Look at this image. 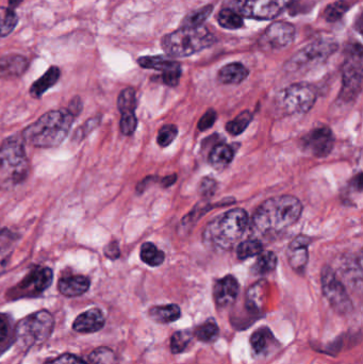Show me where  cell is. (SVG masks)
<instances>
[{"instance_id": "obj_1", "label": "cell", "mask_w": 363, "mask_h": 364, "mask_svg": "<svg viewBox=\"0 0 363 364\" xmlns=\"http://www.w3.org/2000/svg\"><path fill=\"white\" fill-rule=\"evenodd\" d=\"M302 205L291 195L277 196L266 200L252 217V229L257 233L269 236L288 229L298 221Z\"/></svg>"}, {"instance_id": "obj_2", "label": "cell", "mask_w": 363, "mask_h": 364, "mask_svg": "<svg viewBox=\"0 0 363 364\" xmlns=\"http://www.w3.org/2000/svg\"><path fill=\"white\" fill-rule=\"evenodd\" d=\"M74 119L68 109L49 111L25 129L23 139L37 147H56L68 137Z\"/></svg>"}, {"instance_id": "obj_3", "label": "cell", "mask_w": 363, "mask_h": 364, "mask_svg": "<svg viewBox=\"0 0 363 364\" xmlns=\"http://www.w3.org/2000/svg\"><path fill=\"white\" fill-rule=\"evenodd\" d=\"M216 39L204 26L185 28L166 35L162 39L161 47L168 56L185 58L197 54L216 44Z\"/></svg>"}, {"instance_id": "obj_4", "label": "cell", "mask_w": 363, "mask_h": 364, "mask_svg": "<svg viewBox=\"0 0 363 364\" xmlns=\"http://www.w3.org/2000/svg\"><path fill=\"white\" fill-rule=\"evenodd\" d=\"M247 225V212L243 209H231L208 225L204 236L207 242L227 250L243 236Z\"/></svg>"}, {"instance_id": "obj_5", "label": "cell", "mask_w": 363, "mask_h": 364, "mask_svg": "<svg viewBox=\"0 0 363 364\" xmlns=\"http://www.w3.org/2000/svg\"><path fill=\"white\" fill-rule=\"evenodd\" d=\"M29 162L20 138L10 137L0 145V180L6 185H18L26 179Z\"/></svg>"}, {"instance_id": "obj_6", "label": "cell", "mask_w": 363, "mask_h": 364, "mask_svg": "<svg viewBox=\"0 0 363 364\" xmlns=\"http://www.w3.org/2000/svg\"><path fill=\"white\" fill-rule=\"evenodd\" d=\"M55 320L49 311L39 310L23 319L14 329V339L22 349L43 344L53 334Z\"/></svg>"}, {"instance_id": "obj_7", "label": "cell", "mask_w": 363, "mask_h": 364, "mask_svg": "<svg viewBox=\"0 0 363 364\" xmlns=\"http://www.w3.org/2000/svg\"><path fill=\"white\" fill-rule=\"evenodd\" d=\"M342 91L340 97L345 102L354 99L361 91L362 85V47L360 44L350 45L346 54L342 76Z\"/></svg>"}, {"instance_id": "obj_8", "label": "cell", "mask_w": 363, "mask_h": 364, "mask_svg": "<svg viewBox=\"0 0 363 364\" xmlns=\"http://www.w3.org/2000/svg\"><path fill=\"white\" fill-rule=\"evenodd\" d=\"M54 273L49 267H35L13 288L7 292V298L16 301L43 294L53 284Z\"/></svg>"}, {"instance_id": "obj_9", "label": "cell", "mask_w": 363, "mask_h": 364, "mask_svg": "<svg viewBox=\"0 0 363 364\" xmlns=\"http://www.w3.org/2000/svg\"><path fill=\"white\" fill-rule=\"evenodd\" d=\"M316 91L309 83H295L285 87L278 97V106L287 114H304L316 104Z\"/></svg>"}, {"instance_id": "obj_10", "label": "cell", "mask_w": 363, "mask_h": 364, "mask_svg": "<svg viewBox=\"0 0 363 364\" xmlns=\"http://www.w3.org/2000/svg\"><path fill=\"white\" fill-rule=\"evenodd\" d=\"M338 49V44L331 40H321L309 44L306 47L300 49L291 60L285 64V68L291 72L304 70L316 64L322 63L335 54Z\"/></svg>"}, {"instance_id": "obj_11", "label": "cell", "mask_w": 363, "mask_h": 364, "mask_svg": "<svg viewBox=\"0 0 363 364\" xmlns=\"http://www.w3.org/2000/svg\"><path fill=\"white\" fill-rule=\"evenodd\" d=\"M292 0H233L240 16L257 20H270L281 16Z\"/></svg>"}, {"instance_id": "obj_12", "label": "cell", "mask_w": 363, "mask_h": 364, "mask_svg": "<svg viewBox=\"0 0 363 364\" xmlns=\"http://www.w3.org/2000/svg\"><path fill=\"white\" fill-rule=\"evenodd\" d=\"M321 281L323 293L328 299L331 307L340 315H348L352 313V299L348 296L345 286L337 279V276L331 267H326L323 269Z\"/></svg>"}, {"instance_id": "obj_13", "label": "cell", "mask_w": 363, "mask_h": 364, "mask_svg": "<svg viewBox=\"0 0 363 364\" xmlns=\"http://www.w3.org/2000/svg\"><path fill=\"white\" fill-rule=\"evenodd\" d=\"M295 35L296 30L293 25L276 22L264 31L259 39V46L266 50L285 49L293 43Z\"/></svg>"}, {"instance_id": "obj_14", "label": "cell", "mask_w": 363, "mask_h": 364, "mask_svg": "<svg viewBox=\"0 0 363 364\" xmlns=\"http://www.w3.org/2000/svg\"><path fill=\"white\" fill-rule=\"evenodd\" d=\"M335 145V137L326 127L314 129L302 139V148L304 152L316 158H325L331 154Z\"/></svg>"}, {"instance_id": "obj_15", "label": "cell", "mask_w": 363, "mask_h": 364, "mask_svg": "<svg viewBox=\"0 0 363 364\" xmlns=\"http://www.w3.org/2000/svg\"><path fill=\"white\" fill-rule=\"evenodd\" d=\"M240 292L238 280L233 276H225L216 281L214 289V301L216 306L220 308H227L237 301Z\"/></svg>"}, {"instance_id": "obj_16", "label": "cell", "mask_w": 363, "mask_h": 364, "mask_svg": "<svg viewBox=\"0 0 363 364\" xmlns=\"http://www.w3.org/2000/svg\"><path fill=\"white\" fill-rule=\"evenodd\" d=\"M106 319L99 308H91L79 315L73 323V329L79 334H94L105 327Z\"/></svg>"}, {"instance_id": "obj_17", "label": "cell", "mask_w": 363, "mask_h": 364, "mask_svg": "<svg viewBox=\"0 0 363 364\" xmlns=\"http://www.w3.org/2000/svg\"><path fill=\"white\" fill-rule=\"evenodd\" d=\"M311 240L304 236H298L292 241L288 250V259L294 271L302 273L308 263V246Z\"/></svg>"}, {"instance_id": "obj_18", "label": "cell", "mask_w": 363, "mask_h": 364, "mask_svg": "<svg viewBox=\"0 0 363 364\" xmlns=\"http://www.w3.org/2000/svg\"><path fill=\"white\" fill-rule=\"evenodd\" d=\"M266 292H268V284L264 280L250 286L246 295L245 301V308L248 315L256 317L257 319L260 317L266 305Z\"/></svg>"}, {"instance_id": "obj_19", "label": "cell", "mask_w": 363, "mask_h": 364, "mask_svg": "<svg viewBox=\"0 0 363 364\" xmlns=\"http://www.w3.org/2000/svg\"><path fill=\"white\" fill-rule=\"evenodd\" d=\"M29 61L20 54H8L0 58V78H18L28 70Z\"/></svg>"}, {"instance_id": "obj_20", "label": "cell", "mask_w": 363, "mask_h": 364, "mask_svg": "<svg viewBox=\"0 0 363 364\" xmlns=\"http://www.w3.org/2000/svg\"><path fill=\"white\" fill-rule=\"evenodd\" d=\"M91 280L82 275H70L62 277L58 282V290L64 296L77 297L89 291Z\"/></svg>"}, {"instance_id": "obj_21", "label": "cell", "mask_w": 363, "mask_h": 364, "mask_svg": "<svg viewBox=\"0 0 363 364\" xmlns=\"http://www.w3.org/2000/svg\"><path fill=\"white\" fill-rule=\"evenodd\" d=\"M18 236L8 229L0 230V275L7 271Z\"/></svg>"}, {"instance_id": "obj_22", "label": "cell", "mask_w": 363, "mask_h": 364, "mask_svg": "<svg viewBox=\"0 0 363 364\" xmlns=\"http://www.w3.org/2000/svg\"><path fill=\"white\" fill-rule=\"evenodd\" d=\"M137 64L142 68L146 70H154L162 72V75L171 72V71L181 68L180 64L177 61L166 58L164 56H145L137 59Z\"/></svg>"}, {"instance_id": "obj_23", "label": "cell", "mask_w": 363, "mask_h": 364, "mask_svg": "<svg viewBox=\"0 0 363 364\" xmlns=\"http://www.w3.org/2000/svg\"><path fill=\"white\" fill-rule=\"evenodd\" d=\"M61 77V70L58 66H50L43 76L39 77L30 87V95L33 98H41L50 87L57 85Z\"/></svg>"}, {"instance_id": "obj_24", "label": "cell", "mask_w": 363, "mask_h": 364, "mask_svg": "<svg viewBox=\"0 0 363 364\" xmlns=\"http://www.w3.org/2000/svg\"><path fill=\"white\" fill-rule=\"evenodd\" d=\"M250 75V71L239 62L227 64L221 68L218 79L223 85H240Z\"/></svg>"}, {"instance_id": "obj_25", "label": "cell", "mask_w": 363, "mask_h": 364, "mask_svg": "<svg viewBox=\"0 0 363 364\" xmlns=\"http://www.w3.org/2000/svg\"><path fill=\"white\" fill-rule=\"evenodd\" d=\"M150 319L156 323L168 324L177 321L181 317V310L175 303L154 306L148 311Z\"/></svg>"}, {"instance_id": "obj_26", "label": "cell", "mask_w": 363, "mask_h": 364, "mask_svg": "<svg viewBox=\"0 0 363 364\" xmlns=\"http://www.w3.org/2000/svg\"><path fill=\"white\" fill-rule=\"evenodd\" d=\"M235 152L227 144H219L209 154V163L216 169H224L230 164Z\"/></svg>"}, {"instance_id": "obj_27", "label": "cell", "mask_w": 363, "mask_h": 364, "mask_svg": "<svg viewBox=\"0 0 363 364\" xmlns=\"http://www.w3.org/2000/svg\"><path fill=\"white\" fill-rule=\"evenodd\" d=\"M273 342H275L274 336L266 327L259 328L250 336V346L257 355L266 353Z\"/></svg>"}, {"instance_id": "obj_28", "label": "cell", "mask_w": 363, "mask_h": 364, "mask_svg": "<svg viewBox=\"0 0 363 364\" xmlns=\"http://www.w3.org/2000/svg\"><path fill=\"white\" fill-rule=\"evenodd\" d=\"M141 260L149 267H160L166 260V254L150 242L144 243L140 252Z\"/></svg>"}, {"instance_id": "obj_29", "label": "cell", "mask_w": 363, "mask_h": 364, "mask_svg": "<svg viewBox=\"0 0 363 364\" xmlns=\"http://www.w3.org/2000/svg\"><path fill=\"white\" fill-rule=\"evenodd\" d=\"M18 16L11 8L0 7V39L13 32L18 24Z\"/></svg>"}, {"instance_id": "obj_30", "label": "cell", "mask_w": 363, "mask_h": 364, "mask_svg": "<svg viewBox=\"0 0 363 364\" xmlns=\"http://www.w3.org/2000/svg\"><path fill=\"white\" fill-rule=\"evenodd\" d=\"M256 263L252 265V272L254 275H264L274 271L277 265V257L272 252H262L258 255Z\"/></svg>"}, {"instance_id": "obj_31", "label": "cell", "mask_w": 363, "mask_h": 364, "mask_svg": "<svg viewBox=\"0 0 363 364\" xmlns=\"http://www.w3.org/2000/svg\"><path fill=\"white\" fill-rule=\"evenodd\" d=\"M118 107L122 115L135 114L137 93H135V89L127 87L121 92L118 95Z\"/></svg>"}, {"instance_id": "obj_32", "label": "cell", "mask_w": 363, "mask_h": 364, "mask_svg": "<svg viewBox=\"0 0 363 364\" xmlns=\"http://www.w3.org/2000/svg\"><path fill=\"white\" fill-rule=\"evenodd\" d=\"M212 12H214V6L212 5L204 6L200 9L195 10L185 16V20H183V27L197 28V27L202 26Z\"/></svg>"}, {"instance_id": "obj_33", "label": "cell", "mask_w": 363, "mask_h": 364, "mask_svg": "<svg viewBox=\"0 0 363 364\" xmlns=\"http://www.w3.org/2000/svg\"><path fill=\"white\" fill-rule=\"evenodd\" d=\"M218 22L221 27L229 29V30H237V29L242 28L244 25L242 16L238 12H235V10L228 9V8L223 9L219 13Z\"/></svg>"}, {"instance_id": "obj_34", "label": "cell", "mask_w": 363, "mask_h": 364, "mask_svg": "<svg viewBox=\"0 0 363 364\" xmlns=\"http://www.w3.org/2000/svg\"><path fill=\"white\" fill-rule=\"evenodd\" d=\"M194 334L202 342L212 343L218 339L220 329H219V326L216 325L214 320H208L202 325L196 328Z\"/></svg>"}, {"instance_id": "obj_35", "label": "cell", "mask_w": 363, "mask_h": 364, "mask_svg": "<svg viewBox=\"0 0 363 364\" xmlns=\"http://www.w3.org/2000/svg\"><path fill=\"white\" fill-rule=\"evenodd\" d=\"M89 364H116L118 358L116 353L109 347H98L94 349L89 357H87Z\"/></svg>"}, {"instance_id": "obj_36", "label": "cell", "mask_w": 363, "mask_h": 364, "mask_svg": "<svg viewBox=\"0 0 363 364\" xmlns=\"http://www.w3.org/2000/svg\"><path fill=\"white\" fill-rule=\"evenodd\" d=\"M352 7L348 0H338L325 9L324 18L329 23H336L343 18L344 14Z\"/></svg>"}, {"instance_id": "obj_37", "label": "cell", "mask_w": 363, "mask_h": 364, "mask_svg": "<svg viewBox=\"0 0 363 364\" xmlns=\"http://www.w3.org/2000/svg\"><path fill=\"white\" fill-rule=\"evenodd\" d=\"M252 119V113L250 111H244V112L240 113L235 119L229 121L228 124L226 125V131L231 135H240L250 126Z\"/></svg>"}, {"instance_id": "obj_38", "label": "cell", "mask_w": 363, "mask_h": 364, "mask_svg": "<svg viewBox=\"0 0 363 364\" xmlns=\"http://www.w3.org/2000/svg\"><path fill=\"white\" fill-rule=\"evenodd\" d=\"M264 252V245L262 242L257 240H248L242 242L238 246L237 256L241 260L252 258V257L258 256Z\"/></svg>"}, {"instance_id": "obj_39", "label": "cell", "mask_w": 363, "mask_h": 364, "mask_svg": "<svg viewBox=\"0 0 363 364\" xmlns=\"http://www.w3.org/2000/svg\"><path fill=\"white\" fill-rule=\"evenodd\" d=\"M192 339H193V334L189 330L175 332L171 339V351L174 355L183 353L191 343Z\"/></svg>"}, {"instance_id": "obj_40", "label": "cell", "mask_w": 363, "mask_h": 364, "mask_svg": "<svg viewBox=\"0 0 363 364\" xmlns=\"http://www.w3.org/2000/svg\"><path fill=\"white\" fill-rule=\"evenodd\" d=\"M14 336V330L12 327L11 317L9 315L0 313V348L7 347L10 340Z\"/></svg>"}, {"instance_id": "obj_41", "label": "cell", "mask_w": 363, "mask_h": 364, "mask_svg": "<svg viewBox=\"0 0 363 364\" xmlns=\"http://www.w3.org/2000/svg\"><path fill=\"white\" fill-rule=\"evenodd\" d=\"M178 135V129L175 125H166L158 133L157 142L161 147L171 145Z\"/></svg>"}, {"instance_id": "obj_42", "label": "cell", "mask_w": 363, "mask_h": 364, "mask_svg": "<svg viewBox=\"0 0 363 364\" xmlns=\"http://www.w3.org/2000/svg\"><path fill=\"white\" fill-rule=\"evenodd\" d=\"M137 119L135 114L122 115L121 119V131L124 135H133L137 129Z\"/></svg>"}, {"instance_id": "obj_43", "label": "cell", "mask_w": 363, "mask_h": 364, "mask_svg": "<svg viewBox=\"0 0 363 364\" xmlns=\"http://www.w3.org/2000/svg\"><path fill=\"white\" fill-rule=\"evenodd\" d=\"M45 364H89L82 358L78 356L73 355V353H64V355L59 356L56 359L50 360L46 362Z\"/></svg>"}, {"instance_id": "obj_44", "label": "cell", "mask_w": 363, "mask_h": 364, "mask_svg": "<svg viewBox=\"0 0 363 364\" xmlns=\"http://www.w3.org/2000/svg\"><path fill=\"white\" fill-rule=\"evenodd\" d=\"M216 117H218V114H216V111L212 110V109L211 110L207 111V112L202 115L199 121H198V131H206L207 129L211 128L214 123H216Z\"/></svg>"}, {"instance_id": "obj_45", "label": "cell", "mask_w": 363, "mask_h": 364, "mask_svg": "<svg viewBox=\"0 0 363 364\" xmlns=\"http://www.w3.org/2000/svg\"><path fill=\"white\" fill-rule=\"evenodd\" d=\"M216 189V182L214 179H204L200 183V193L204 196H211Z\"/></svg>"}, {"instance_id": "obj_46", "label": "cell", "mask_w": 363, "mask_h": 364, "mask_svg": "<svg viewBox=\"0 0 363 364\" xmlns=\"http://www.w3.org/2000/svg\"><path fill=\"white\" fill-rule=\"evenodd\" d=\"M105 255L112 260H116L120 257V248H118V243L116 241L110 243L109 245L105 248Z\"/></svg>"}, {"instance_id": "obj_47", "label": "cell", "mask_w": 363, "mask_h": 364, "mask_svg": "<svg viewBox=\"0 0 363 364\" xmlns=\"http://www.w3.org/2000/svg\"><path fill=\"white\" fill-rule=\"evenodd\" d=\"M68 111L72 113L74 116H77L82 110V102H81L80 97L76 96L72 102H70V107H68Z\"/></svg>"}, {"instance_id": "obj_48", "label": "cell", "mask_w": 363, "mask_h": 364, "mask_svg": "<svg viewBox=\"0 0 363 364\" xmlns=\"http://www.w3.org/2000/svg\"><path fill=\"white\" fill-rule=\"evenodd\" d=\"M176 175L168 176V177H166L164 180H162V185H164V187L166 188L171 187V186L174 185L175 181H176Z\"/></svg>"}, {"instance_id": "obj_49", "label": "cell", "mask_w": 363, "mask_h": 364, "mask_svg": "<svg viewBox=\"0 0 363 364\" xmlns=\"http://www.w3.org/2000/svg\"><path fill=\"white\" fill-rule=\"evenodd\" d=\"M8 3H9V8L16 9V8L20 7V4L23 3V0H8Z\"/></svg>"}]
</instances>
